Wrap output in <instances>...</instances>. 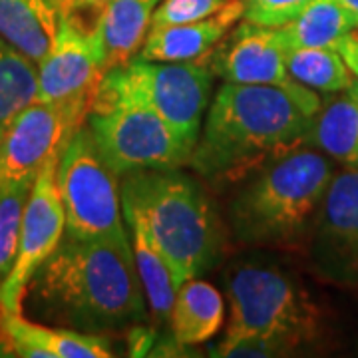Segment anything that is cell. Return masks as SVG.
Returning a JSON list of instances; mask_svg holds the SVG:
<instances>
[{"mask_svg":"<svg viewBox=\"0 0 358 358\" xmlns=\"http://www.w3.org/2000/svg\"><path fill=\"white\" fill-rule=\"evenodd\" d=\"M287 54L281 28L243 20L207 56V66L231 84L293 86L296 82L289 76Z\"/></svg>","mask_w":358,"mask_h":358,"instance_id":"7c38bea8","label":"cell"},{"mask_svg":"<svg viewBox=\"0 0 358 358\" xmlns=\"http://www.w3.org/2000/svg\"><path fill=\"white\" fill-rule=\"evenodd\" d=\"M313 0H243V20L281 28L294 20Z\"/></svg>","mask_w":358,"mask_h":358,"instance_id":"484cf974","label":"cell"},{"mask_svg":"<svg viewBox=\"0 0 358 358\" xmlns=\"http://www.w3.org/2000/svg\"><path fill=\"white\" fill-rule=\"evenodd\" d=\"M38 100V64L0 38V140L16 115Z\"/></svg>","mask_w":358,"mask_h":358,"instance_id":"7402d4cb","label":"cell"},{"mask_svg":"<svg viewBox=\"0 0 358 358\" xmlns=\"http://www.w3.org/2000/svg\"><path fill=\"white\" fill-rule=\"evenodd\" d=\"M60 22L52 0H0V38L36 64L52 50Z\"/></svg>","mask_w":358,"mask_h":358,"instance_id":"e0dca14e","label":"cell"},{"mask_svg":"<svg viewBox=\"0 0 358 358\" xmlns=\"http://www.w3.org/2000/svg\"><path fill=\"white\" fill-rule=\"evenodd\" d=\"M124 219L128 223L129 241L134 251V261L138 267L143 293L148 301V308L152 313V319L157 324L169 322L173 299L178 293V282L167 265L166 257L159 251V247L152 239L148 227L143 225L141 217L129 207H124Z\"/></svg>","mask_w":358,"mask_h":358,"instance_id":"ffe728a7","label":"cell"},{"mask_svg":"<svg viewBox=\"0 0 358 358\" xmlns=\"http://www.w3.org/2000/svg\"><path fill=\"white\" fill-rule=\"evenodd\" d=\"M0 331L6 338V348L24 358H108L114 357L106 336L88 334L42 324L24 319V315L0 313Z\"/></svg>","mask_w":358,"mask_h":358,"instance_id":"9a60e30c","label":"cell"},{"mask_svg":"<svg viewBox=\"0 0 358 358\" xmlns=\"http://www.w3.org/2000/svg\"><path fill=\"white\" fill-rule=\"evenodd\" d=\"M227 294L231 315L225 341L261 334L296 350L319 336V308L282 268L268 263L235 265Z\"/></svg>","mask_w":358,"mask_h":358,"instance_id":"8992f818","label":"cell"},{"mask_svg":"<svg viewBox=\"0 0 358 358\" xmlns=\"http://www.w3.org/2000/svg\"><path fill=\"white\" fill-rule=\"evenodd\" d=\"M56 179L68 237L112 239L128 235L120 178L106 164L86 122L66 141Z\"/></svg>","mask_w":358,"mask_h":358,"instance_id":"52a82bcc","label":"cell"},{"mask_svg":"<svg viewBox=\"0 0 358 358\" xmlns=\"http://www.w3.org/2000/svg\"><path fill=\"white\" fill-rule=\"evenodd\" d=\"M88 106L36 100L16 115L0 140V185H32L40 169L64 150Z\"/></svg>","mask_w":358,"mask_h":358,"instance_id":"9c48e42d","label":"cell"},{"mask_svg":"<svg viewBox=\"0 0 358 358\" xmlns=\"http://www.w3.org/2000/svg\"><path fill=\"white\" fill-rule=\"evenodd\" d=\"M334 48L343 56V60L348 66V70L355 76V80H358V28L345 34L343 38L336 42Z\"/></svg>","mask_w":358,"mask_h":358,"instance_id":"f1b7e54d","label":"cell"},{"mask_svg":"<svg viewBox=\"0 0 358 358\" xmlns=\"http://www.w3.org/2000/svg\"><path fill=\"white\" fill-rule=\"evenodd\" d=\"M86 126L117 178L140 169L189 166L192 150L136 94L122 68L108 70L100 78Z\"/></svg>","mask_w":358,"mask_h":358,"instance_id":"5b68a950","label":"cell"},{"mask_svg":"<svg viewBox=\"0 0 358 358\" xmlns=\"http://www.w3.org/2000/svg\"><path fill=\"white\" fill-rule=\"evenodd\" d=\"M154 8L145 0H112L92 24V40L108 70L129 64L148 38Z\"/></svg>","mask_w":358,"mask_h":358,"instance_id":"2e32d148","label":"cell"},{"mask_svg":"<svg viewBox=\"0 0 358 358\" xmlns=\"http://www.w3.org/2000/svg\"><path fill=\"white\" fill-rule=\"evenodd\" d=\"M46 324L88 334L128 331L145 319L148 301L129 233L112 239L62 243L34 273L22 307Z\"/></svg>","mask_w":358,"mask_h":358,"instance_id":"6da1fadb","label":"cell"},{"mask_svg":"<svg viewBox=\"0 0 358 358\" xmlns=\"http://www.w3.org/2000/svg\"><path fill=\"white\" fill-rule=\"evenodd\" d=\"M32 185H0V287L14 265L26 201Z\"/></svg>","mask_w":358,"mask_h":358,"instance_id":"cb8c5ba5","label":"cell"},{"mask_svg":"<svg viewBox=\"0 0 358 358\" xmlns=\"http://www.w3.org/2000/svg\"><path fill=\"white\" fill-rule=\"evenodd\" d=\"M145 2H150V4H152V6H157V4H159V2H162V0H145Z\"/></svg>","mask_w":358,"mask_h":358,"instance_id":"1f68e13d","label":"cell"},{"mask_svg":"<svg viewBox=\"0 0 358 358\" xmlns=\"http://www.w3.org/2000/svg\"><path fill=\"white\" fill-rule=\"evenodd\" d=\"M287 70L294 82L320 94L346 92L355 82L336 48H289Z\"/></svg>","mask_w":358,"mask_h":358,"instance_id":"603a6c76","label":"cell"},{"mask_svg":"<svg viewBox=\"0 0 358 358\" xmlns=\"http://www.w3.org/2000/svg\"><path fill=\"white\" fill-rule=\"evenodd\" d=\"M227 0H162L154 8L150 28L185 24L217 13Z\"/></svg>","mask_w":358,"mask_h":358,"instance_id":"d4e9b609","label":"cell"},{"mask_svg":"<svg viewBox=\"0 0 358 358\" xmlns=\"http://www.w3.org/2000/svg\"><path fill=\"white\" fill-rule=\"evenodd\" d=\"M294 350L277 338L271 336H241L233 341H221L211 348V357H237V358H263V357H285L293 355Z\"/></svg>","mask_w":358,"mask_h":358,"instance_id":"4316f807","label":"cell"},{"mask_svg":"<svg viewBox=\"0 0 358 358\" xmlns=\"http://www.w3.org/2000/svg\"><path fill=\"white\" fill-rule=\"evenodd\" d=\"M243 0H227L217 13L185 24L150 28L138 58L148 62H205L231 28L243 20Z\"/></svg>","mask_w":358,"mask_h":358,"instance_id":"5bb4252c","label":"cell"},{"mask_svg":"<svg viewBox=\"0 0 358 358\" xmlns=\"http://www.w3.org/2000/svg\"><path fill=\"white\" fill-rule=\"evenodd\" d=\"M308 259L324 281L358 287V169L336 173L308 233Z\"/></svg>","mask_w":358,"mask_h":358,"instance_id":"8fae6325","label":"cell"},{"mask_svg":"<svg viewBox=\"0 0 358 358\" xmlns=\"http://www.w3.org/2000/svg\"><path fill=\"white\" fill-rule=\"evenodd\" d=\"M303 84H231L217 90L207 110L189 166L201 178L227 183L243 179L275 155L307 143L310 117L320 108Z\"/></svg>","mask_w":358,"mask_h":358,"instance_id":"7a4b0ae2","label":"cell"},{"mask_svg":"<svg viewBox=\"0 0 358 358\" xmlns=\"http://www.w3.org/2000/svg\"><path fill=\"white\" fill-rule=\"evenodd\" d=\"M223 322L225 299L211 282L193 277L179 285L169 315V327L179 345H203L221 331Z\"/></svg>","mask_w":358,"mask_h":358,"instance_id":"d6986e66","label":"cell"},{"mask_svg":"<svg viewBox=\"0 0 358 358\" xmlns=\"http://www.w3.org/2000/svg\"><path fill=\"white\" fill-rule=\"evenodd\" d=\"M348 92L352 94V98H355V100L358 102V80H355V82H352V86L348 88Z\"/></svg>","mask_w":358,"mask_h":358,"instance_id":"4dcf8cb0","label":"cell"},{"mask_svg":"<svg viewBox=\"0 0 358 358\" xmlns=\"http://www.w3.org/2000/svg\"><path fill=\"white\" fill-rule=\"evenodd\" d=\"M338 2H341L343 6H346V8L358 18V0H338Z\"/></svg>","mask_w":358,"mask_h":358,"instance_id":"f546056e","label":"cell"},{"mask_svg":"<svg viewBox=\"0 0 358 358\" xmlns=\"http://www.w3.org/2000/svg\"><path fill=\"white\" fill-rule=\"evenodd\" d=\"M333 178L331 157L308 143L255 167L241 179L229 203L235 241L253 247H294L307 241Z\"/></svg>","mask_w":358,"mask_h":358,"instance_id":"3957f363","label":"cell"},{"mask_svg":"<svg viewBox=\"0 0 358 358\" xmlns=\"http://www.w3.org/2000/svg\"><path fill=\"white\" fill-rule=\"evenodd\" d=\"M112 0H52L56 10L64 20H72L76 24L92 28L96 16L102 13L103 8Z\"/></svg>","mask_w":358,"mask_h":358,"instance_id":"83f0119b","label":"cell"},{"mask_svg":"<svg viewBox=\"0 0 358 358\" xmlns=\"http://www.w3.org/2000/svg\"><path fill=\"white\" fill-rule=\"evenodd\" d=\"M60 154L54 155L40 169L38 178L32 183L22 215L16 259L6 281L0 287V313H10V315L22 313V301L28 282L64 239V205L60 199L58 179H56Z\"/></svg>","mask_w":358,"mask_h":358,"instance_id":"30bf717a","label":"cell"},{"mask_svg":"<svg viewBox=\"0 0 358 358\" xmlns=\"http://www.w3.org/2000/svg\"><path fill=\"white\" fill-rule=\"evenodd\" d=\"M358 28V18L338 0H313L281 34L289 48H334L336 42Z\"/></svg>","mask_w":358,"mask_h":358,"instance_id":"44dd1931","label":"cell"},{"mask_svg":"<svg viewBox=\"0 0 358 358\" xmlns=\"http://www.w3.org/2000/svg\"><path fill=\"white\" fill-rule=\"evenodd\" d=\"M122 205L134 209L166 257L178 289L217 263L223 227L205 187L179 167L140 169L120 178Z\"/></svg>","mask_w":358,"mask_h":358,"instance_id":"277c9868","label":"cell"},{"mask_svg":"<svg viewBox=\"0 0 358 358\" xmlns=\"http://www.w3.org/2000/svg\"><path fill=\"white\" fill-rule=\"evenodd\" d=\"M307 143L336 164L358 169V102L348 90L322 98L310 117Z\"/></svg>","mask_w":358,"mask_h":358,"instance_id":"ac0fdd59","label":"cell"},{"mask_svg":"<svg viewBox=\"0 0 358 358\" xmlns=\"http://www.w3.org/2000/svg\"><path fill=\"white\" fill-rule=\"evenodd\" d=\"M90 30L62 18L52 50L38 64V100L90 108L103 76L102 60Z\"/></svg>","mask_w":358,"mask_h":358,"instance_id":"4fadbf2b","label":"cell"},{"mask_svg":"<svg viewBox=\"0 0 358 358\" xmlns=\"http://www.w3.org/2000/svg\"><path fill=\"white\" fill-rule=\"evenodd\" d=\"M122 72L141 100L152 106L193 152L209 103L211 68L205 62H148L134 58L122 66Z\"/></svg>","mask_w":358,"mask_h":358,"instance_id":"ba28073f","label":"cell"}]
</instances>
